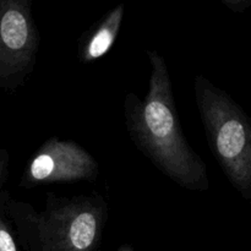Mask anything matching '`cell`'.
Returning <instances> with one entry per match:
<instances>
[{"label":"cell","instance_id":"obj_6","mask_svg":"<svg viewBox=\"0 0 251 251\" xmlns=\"http://www.w3.org/2000/svg\"><path fill=\"white\" fill-rule=\"evenodd\" d=\"M125 15V4L120 2L100 19L96 26L83 33L78 44V59L82 64L103 58L114 47Z\"/></svg>","mask_w":251,"mask_h":251},{"label":"cell","instance_id":"obj_5","mask_svg":"<svg viewBox=\"0 0 251 251\" xmlns=\"http://www.w3.org/2000/svg\"><path fill=\"white\" fill-rule=\"evenodd\" d=\"M100 174L98 162L77 142L49 137L32 154L21 176L22 189L53 183L95 181Z\"/></svg>","mask_w":251,"mask_h":251},{"label":"cell","instance_id":"obj_10","mask_svg":"<svg viewBox=\"0 0 251 251\" xmlns=\"http://www.w3.org/2000/svg\"><path fill=\"white\" fill-rule=\"evenodd\" d=\"M117 251H135V250L132 249V248L130 247V245H127V244H124V245H122V247H120L119 249H118Z\"/></svg>","mask_w":251,"mask_h":251},{"label":"cell","instance_id":"obj_9","mask_svg":"<svg viewBox=\"0 0 251 251\" xmlns=\"http://www.w3.org/2000/svg\"><path fill=\"white\" fill-rule=\"evenodd\" d=\"M9 153L6 150L0 149V189L4 185L9 173Z\"/></svg>","mask_w":251,"mask_h":251},{"label":"cell","instance_id":"obj_8","mask_svg":"<svg viewBox=\"0 0 251 251\" xmlns=\"http://www.w3.org/2000/svg\"><path fill=\"white\" fill-rule=\"evenodd\" d=\"M222 2L228 7V10L237 14L245 12L251 5L250 0H222Z\"/></svg>","mask_w":251,"mask_h":251},{"label":"cell","instance_id":"obj_1","mask_svg":"<svg viewBox=\"0 0 251 251\" xmlns=\"http://www.w3.org/2000/svg\"><path fill=\"white\" fill-rule=\"evenodd\" d=\"M147 55L151 64L149 92L144 98L127 93L124 100L127 132L137 149L174 183L188 190H207L206 163L183 134L166 60L154 49Z\"/></svg>","mask_w":251,"mask_h":251},{"label":"cell","instance_id":"obj_4","mask_svg":"<svg viewBox=\"0 0 251 251\" xmlns=\"http://www.w3.org/2000/svg\"><path fill=\"white\" fill-rule=\"evenodd\" d=\"M41 36L29 0H0V88L15 92L33 73Z\"/></svg>","mask_w":251,"mask_h":251},{"label":"cell","instance_id":"obj_3","mask_svg":"<svg viewBox=\"0 0 251 251\" xmlns=\"http://www.w3.org/2000/svg\"><path fill=\"white\" fill-rule=\"evenodd\" d=\"M208 147L230 185L251 199V125L243 108L203 75L194 81Z\"/></svg>","mask_w":251,"mask_h":251},{"label":"cell","instance_id":"obj_7","mask_svg":"<svg viewBox=\"0 0 251 251\" xmlns=\"http://www.w3.org/2000/svg\"><path fill=\"white\" fill-rule=\"evenodd\" d=\"M7 191H0V251H19L16 239L12 234L11 223L6 215Z\"/></svg>","mask_w":251,"mask_h":251},{"label":"cell","instance_id":"obj_2","mask_svg":"<svg viewBox=\"0 0 251 251\" xmlns=\"http://www.w3.org/2000/svg\"><path fill=\"white\" fill-rule=\"evenodd\" d=\"M6 215L26 251H96L108 220V206L98 193L68 199L47 194L46 207L9 196Z\"/></svg>","mask_w":251,"mask_h":251}]
</instances>
